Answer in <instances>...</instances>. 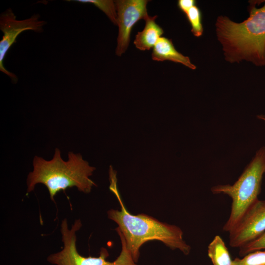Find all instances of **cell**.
I'll return each mask as SVG.
<instances>
[{"label": "cell", "instance_id": "1", "mask_svg": "<svg viewBox=\"0 0 265 265\" xmlns=\"http://www.w3.org/2000/svg\"><path fill=\"white\" fill-rule=\"evenodd\" d=\"M117 172L110 165V190L115 195L121 210L111 209L107 212L109 219L118 227V234L124 238L126 247L136 263L140 256L141 246L150 240H159L172 250L179 249L185 255L190 253L191 247L183 239L181 228L174 225L161 222L145 214L133 215L126 209L117 188Z\"/></svg>", "mask_w": 265, "mask_h": 265}, {"label": "cell", "instance_id": "2", "mask_svg": "<svg viewBox=\"0 0 265 265\" xmlns=\"http://www.w3.org/2000/svg\"><path fill=\"white\" fill-rule=\"evenodd\" d=\"M249 17L235 23L220 16L215 26L217 38L223 47L227 61H250L257 66L265 65V3L257 8L250 2Z\"/></svg>", "mask_w": 265, "mask_h": 265}, {"label": "cell", "instance_id": "3", "mask_svg": "<svg viewBox=\"0 0 265 265\" xmlns=\"http://www.w3.org/2000/svg\"><path fill=\"white\" fill-rule=\"evenodd\" d=\"M33 166V171L27 178V192L33 190L36 185L42 184L47 187L53 201L55 195L61 190L75 186L79 191L88 193L93 186H97L89 178L96 168L90 166L80 154L69 152L68 160L64 161L60 150L56 148L51 160L35 156Z\"/></svg>", "mask_w": 265, "mask_h": 265}, {"label": "cell", "instance_id": "4", "mask_svg": "<svg viewBox=\"0 0 265 265\" xmlns=\"http://www.w3.org/2000/svg\"><path fill=\"white\" fill-rule=\"evenodd\" d=\"M264 173L265 147H263L256 152L252 161L233 185H217L211 188L213 193H223L232 199L229 217L223 227L224 231L229 233L258 200Z\"/></svg>", "mask_w": 265, "mask_h": 265}, {"label": "cell", "instance_id": "5", "mask_svg": "<svg viewBox=\"0 0 265 265\" xmlns=\"http://www.w3.org/2000/svg\"><path fill=\"white\" fill-rule=\"evenodd\" d=\"M81 226L80 219L76 220L70 229L68 227L66 219L62 221L60 231L63 247L61 251L48 256L47 260L49 263L55 265H137L120 234L118 235L120 238L122 249L114 261L111 262L106 260L109 253L104 247L101 248L98 257H85L80 255L77 249L76 233Z\"/></svg>", "mask_w": 265, "mask_h": 265}, {"label": "cell", "instance_id": "6", "mask_svg": "<svg viewBox=\"0 0 265 265\" xmlns=\"http://www.w3.org/2000/svg\"><path fill=\"white\" fill-rule=\"evenodd\" d=\"M40 15L35 14L30 18L19 20L10 8L0 14V29L3 33L0 41V70L9 77L14 83L17 82L18 78L14 73L8 71L4 66L3 61L6 53L12 45L16 42V38L22 32L32 30L42 32L46 22L40 20Z\"/></svg>", "mask_w": 265, "mask_h": 265}, {"label": "cell", "instance_id": "7", "mask_svg": "<svg viewBox=\"0 0 265 265\" xmlns=\"http://www.w3.org/2000/svg\"><path fill=\"white\" fill-rule=\"evenodd\" d=\"M115 3L119 27L116 54L120 56L127 50L130 42V35L134 25L140 20L149 16L147 0H118Z\"/></svg>", "mask_w": 265, "mask_h": 265}, {"label": "cell", "instance_id": "8", "mask_svg": "<svg viewBox=\"0 0 265 265\" xmlns=\"http://www.w3.org/2000/svg\"><path fill=\"white\" fill-rule=\"evenodd\" d=\"M265 232V200H258L229 232V245L240 248Z\"/></svg>", "mask_w": 265, "mask_h": 265}, {"label": "cell", "instance_id": "9", "mask_svg": "<svg viewBox=\"0 0 265 265\" xmlns=\"http://www.w3.org/2000/svg\"><path fill=\"white\" fill-rule=\"evenodd\" d=\"M152 58L158 61L169 60L180 63L192 70L196 68L189 58L178 52L172 40L165 37H161L153 47Z\"/></svg>", "mask_w": 265, "mask_h": 265}, {"label": "cell", "instance_id": "10", "mask_svg": "<svg viewBox=\"0 0 265 265\" xmlns=\"http://www.w3.org/2000/svg\"><path fill=\"white\" fill-rule=\"evenodd\" d=\"M157 16H149L145 20V26L142 31L138 32L134 40L136 48L141 51L149 50L155 46L160 36L163 29L155 22Z\"/></svg>", "mask_w": 265, "mask_h": 265}, {"label": "cell", "instance_id": "11", "mask_svg": "<svg viewBox=\"0 0 265 265\" xmlns=\"http://www.w3.org/2000/svg\"><path fill=\"white\" fill-rule=\"evenodd\" d=\"M208 255L213 265H232L233 260L222 238L214 237L208 247Z\"/></svg>", "mask_w": 265, "mask_h": 265}, {"label": "cell", "instance_id": "12", "mask_svg": "<svg viewBox=\"0 0 265 265\" xmlns=\"http://www.w3.org/2000/svg\"><path fill=\"white\" fill-rule=\"evenodd\" d=\"M80 3H92L102 10L115 25H117V14L115 1L111 0H69Z\"/></svg>", "mask_w": 265, "mask_h": 265}, {"label": "cell", "instance_id": "13", "mask_svg": "<svg viewBox=\"0 0 265 265\" xmlns=\"http://www.w3.org/2000/svg\"><path fill=\"white\" fill-rule=\"evenodd\" d=\"M191 27V32L196 37L201 36L203 32L202 13L196 5L192 7L186 14Z\"/></svg>", "mask_w": 265, "mask_h": 265}, {"label": "cell", "instance_id": "14", "mask_svg": "<svg viewBox=\"0 0 265 265\" xmlns=\"http://www.w3.org/2000/svg\"><path fill=\"white\" fill-rule=\"evenodd\" d=\"M233 260L232 265H265V249L249 253Z\"/></svg>", "mask_w": 265, "mask_h": 265}, {"label": "cell", "instance_id": "15", "mask_svg": "<svg viewBox=\"0 0 265 265\" xmlns=\"http://www.w3.org/2000/svg\"><path fill=\"white\" fill-rule=\"evenodd\" d=\"M265 249V232L258 238L244 244L239 248L240 256L258 250Z\"/></svg>", "mask_w": 265, "mask_h": 265}, {"label": "cell", "instance_id": "16", "mask_svg": "<svg viewBox=\"0 0 265 265\" xmlns=\"http://www.w3.org/2000/svg\"><path fill=\"white\" fill-rule=\"evenodd\" d=\"M196 1L194 0H179L178 6L180 10L185 14L193 6L196 5Z\"/></svg>", "mask_w": 265, "mask_h": 265}, {"label": "cell", "instance_id": "17", "mask_svg": "<svg viewBox=\"0 0 265 265\" xmlns=\"http://www.w3.org/2000/svg\"><path fill=\"white\" fill-rule=\"evenodd\" d=\"M258 117L261 119H262L265 121V115H259Z\"/></svg>", "mask_w": 265, "mask_h": 265}]
</instances>
